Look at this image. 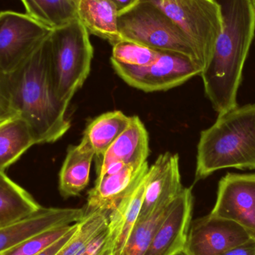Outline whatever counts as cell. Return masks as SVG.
Instances as JSON below:
<instances>
[{
    "label": "cell",
    "mask_w": 255,
    "mask_h": 255,
    "mask_svg": "<svg viewBox=\"0 0 255 255\" xmlns=\"http://www.w3.org/2000/svg\"><path fill=\"white\" fill-rule=\"evenodd\" d=\"M95 153L88 141L70 145L59 174V191L63 197L79 196L90 181V172Z\"/></svg>",
    "instance_id": "e0dca14e"
},
{
    "label": "cell",
    "mask_w": 255,
    "mask_h": 255,
    "mask_svg": "<svg viewBox=\"0 0 255 255\" xmlns=\"http://www.w3.org/2000/svg\"><path fill=\"white\" fill-rule=\"evenodd\" d=\"M118 28L122 39L156 50L178 52L199 63L194 49L182 31L151 1L139 0L131 7L120 12Z\"/></svg>",
    "instance_id": "5b68a950"
},
{
    "label": "cell",
    "mask_w": 255,
    "mask_h": 255,
    "mask_svg": "<svg viewBox=\"0 0 255 255\" xmlns=\"http://www.w3.org/2000/svg\"><path fill=\"white\" fill-rule=\"evenodd\" d=\"M52 29L26 13L0 11V67L7 74L29 58Z\"/></svg>",
    "instance_id": "ba28073f"
},
{
    "label": "cell",
    "mask_w": 255,
    "mask_h": 255,
    "mask_svg": "<svg viewBox=\"0 0 255 255\" xmlns=\"http://www.w3.org/2000/svg\"><path fill=\"white\" fill-rule=\"evenodd\" d=\"M130 121V117L127 116L121 111L103 114L88 124L82 138L91 145L95 156L102 158L109 147L128 127Z\"/></svg>",
    "instance_id": "44dd1931"
},
{
    "label": "cell",
    "mask_w": 255,
    "mask_h": 255,
    "mask_svg": "<svg viewBox=\"0 0 255 255\" xmlns=\"http://www.w3.org/2000/svg\"><path fill=\"white\" fill-rule=\"evenodd\" d=\"M20 1L26 14L52 30L78 19L77 4L73 0Z\"/></svg>",
    "instance_id": "7402d4cb"
},
{
    "label": "cell",
    "mask_w": 255,
    "mask_h": 255,
    "mask_svg": "<svg viewBox=\"0 0 255 255\" xmlns=\"http://www.w3.org/2000/svg\"><path fill=\"white\" fill-rule=\"evenodd\" d=\"M85 216L84 208H43L0 228V255L48 231L74 224Z\"/></svg>",
    "instance_id": "8fae6325"
},
{
    "label": "cell",
    "mask_w": 255,
    "mask_h": 255,
    "mask_svg": "<svg viewBox=\"0 0 255 255\" xmlns=\"http://www.w3.org/2000/svg\"><path fill=\"white\" fill-rule=\"evenodd\" d=\"M108 237L107 228L76 255H112Z\"/></svg>",
    "instance_id": "4316f807"
},
{
    "label": "cell",
    "mask_w": 255,
    "mask_h": 255,
    "mask_svg": "<svg viewBox=\"0 0 255 255\" xmlns=\"http://www.w3.org/2000/svg\"><path fill=\"white\" fill-rule=\"evenodd\" d=\"M73 224L57 228L37 235L11 250L0 255H36L62 238L73 227Z\"/></svg>",
    "instance_id": "d4e9b609"
},
{
    "label": "cell",
    "mask_w": 255,
    "mask_h": 255,
    "mask_svg": "<svg viewBox=\"0 0 255 255\" xmlns=\"http://www.w3.org/2000/svg\"><path fill=\"white\" fill-rule=\"evenodd\" d=\"M184 188L178 154L169 152L160 154L147 172L143 202L137 221L169 206Z\"/></svg>",
    "instance_id": "4fadbf2b"
},
{
    "label": "cell",
    "mask_w": 255,
    "mask_h": 255,
    "mask_svg": "<svg viewBox=\"0 0 255 255\" xmlns=\"http://www.w3.org/2000/svg\"><path fill=\"white\" fill-rule=\"evenodd\" d=\"M41 207L4 171H0V228L36 212Z\"/></svg>",
    "instance_id": "ffe728a7"
},
{
    "label": "cell",
    "mask_w": 255,
    "mask_h": 255,
    "mask_svg": "<svg viewBox=\"0 0 255 255\" xmlns=\"http://www.w3.org/2000/svg\"><path fill=\"white\" fill-rule=\"evenodd\" d=\"M222 255H255V238L230 249Z\"/></svg>",
    "instance_id": "f1b7e54d"
},
{
    "label": "cell",
    "mask_w": 255,
    "mask_h": 255,
    "mask_svg": "<svg viewBox=\"0 0 255 255\" xmlns=\"http://www.w3.org/2000/svg\"><path fill=\"white\" fill-rule=\"evenodd\" d=\"M254 238V234L238 223L209 214L192 222L180 255H222Z\"/></svg>",
    "instance_id": "9c48e42d"
},
{
    "label": "cell",
    "mask_w": 255,
    "mask_h": 255,
    "mask_svg": "<svg viewBox=\"0 0 255 255\" xmlns=\"http://www.w3.org/2000/svg\"><path fill=\"white\" fill-rule=\"evenodd\" d=\"M119 10L111 0H79L77 18L90 34L115 44L122 39L118 28Z\"/></svg>",
    "instance_id": "ac0fdd59"
},
{
    "label": "cell",
    "mask_w": 255,
    "mask_h": 255,
    "mask_svg": "<svg viewBox=\"0 0 255 255\" xmlns=\"http://www.w3.org/2000/svg\"><path fill=\"white\" fill-rule=\"evenodd\" d=\"M111 61L124 82L145 92L168 91L200 76L203 71L200 64L193 58L171 51H160L154 62L143 67Z\"/></svg>",
    "instance_id": "52a82bcc"
},
{
    "label": "cell",
    "mask_w": 255,
    "mask_h": 255,
    "mask_svg": "<svg viewBox=\"0 0 255 255\" xmlns=\"http://www.w3.org/2000/svg\"><path fill=\"white\" fill-rule=\"evenodd\" d=\"M146 182L147 173L109 214L108 236L112 255L123 254L139 218Z\"/></svg>",
    "instance_id": "9a60e30c"
},
{
    "label": "cell",
    "mask_w": 255,
    "mask_h": 255,
    "mask_svg": "<svg viewBox=\"0 0 255 255\" xmlns=\"http://www.w3.org/2000/svg\"><path fill=\"white\" fill-rule=\"evenodd\" d=\"M16 115L12 106L8 74L0 67V122Z\"/></svg>",
    "instance_id": "484cf974"
},
{
    "label": "cell",
    "mask_w": 255,
    "mask_h": 255,
    "mask_svg": "<svg viewBox=\"0 0 255 255\" xmlns=\"http://www.w3.org/2000/svg\"><path fill=\"white\" fill-rule=\"evenodd\" d=\"M223 19L212 56L202 74L205 92L220 115L238 107V90L255 35L251 0H215Z\"/></svg>",
    "instance_id": "6da1fadb"
},
{
    "label": "cell",
    "mask_w": 255,
    "mask_h": 255,
    "mask_svg": "<svg viewBox=\"0 0 255 255\" xmlns=\"http://www.w3.org/2000/svg\"><path fill=\"white\" fill-rule=\"evenodd\" d=\"M109 224V214L104 212L85 214L79 221V229L71 240L55 255H76L89 243L106 230Z\"/></svg>",
    "instance_id": "603a6c76"
},
{
    "label": "cell",
    "mask_w": 255,
    "mask_h": 255,
    "mask_svg": "<svg viewBox=\"0 0 255 255\" xmlns=\"http://www.w3.org/2000/svg\"><path fill=\"white\" fill-rule=\"evenodd\" d=\"M148 169L146 161L142 165H128L115 173L97 178L94 188L88 192L85 214L96 211L110 214Z\"/></svg>",
    "instance_id": "5bb4252c"
},
{
    "label": "cell",
    "mask_w": 255,
    "mask_h": 255,
    "mask_svg": "<svg viewBox=\"0 0 255 255\" xmlns=\"http://www.w3.org/2000/svg\"><path fill=\"white\" fill-rule=\"evenodd\" d=\"M79 221L77 222V223H74L73 224V227L72 229L66 234L64 236H63L62 238H60L58 241H57L56 242L54 243L52 245H51L50 247L46 248V250H43V251L40 252V253L36 255H55L70 240L73 238V237L74 236L76 232H77L78 229H79Z\"/></svg>",
    "instance_id": "83f0119b"
},
{
    "label": "cell",
    "mask_w": 255,
    "mask_h": 255,
    "mask_svg": "<svg viewBox=\"0 0 255 255\" xmlns=\"http://www.w3.org/2000/svg\"><path fill=\"white\" fill-rule=\"evenodd\" d=\"M158 6L182 31L205 69L223 28L215 0H147Z\"/></svg>",
    "instance_id": "8992f818"
},
{
    "label": "cell",
    "mask_w": 255,
    "mask_h": 255,
    "mask_svg": "<svg viewBox=\"0 0 255 255\" xmlns=\"http://www.w3.org/2000/svg\"><path fill=\"white\" fill-rule=\"evenodd\" d=\"M49 40L57 94L60 100L69 106L91 71L94 47L90 34L76 19L52 30Z\"/></svg>",
    "instance_id": "277c9868"
},
{
    "label": "cell",
    "mask_w": 255,
    "mask_h": 255,
    "mask_svg": "<svg viewBox=\"0 0 255 255\" xmlns=\"http://www.w3.org/2000/svg\"><path fill=\"white\" fill-rule=\"evenodd\" d=\"M229 168L255 169V105L220 114L201 132L195 181Z\"/></svg>",
    "instance_id": "3957f363"
},
{
    "label": "cell",
    "mask_w": 255,
    "mask_h": 255,
    "mask_svg": "<svg viewBox=\"0 0 255 255\" xmlns=\"http://www.w3.org/2000/svg\"><path fill=\"white\" fill-rule=\"evenodd\" d=\"M192 188H184L172 202L144 255H180L184 251L192 223Z\"/></svg>",
    "instance_id": "7c38bea8"
},
{
    "label": "cell",
    "mask_w": 255,
    "mask_h": 255,
    "mask_svg": "<svg viewBox=\"0 0 255 255\" xmlns=\"http://www.w3.org/2000/svg\"><path fill=\"white\" fill-rule=\"evenodd\" d=\"M8 80L13 110L28 124L37 144L55 142L67 133L70 128L66 115L69 106L57 94L49 37L9 73Z\"/></svg>",
    "instance_id": "7a4b0ae2"
},
{
    "label": "cell",
    "mask_w": 255,
    "mask_h": 255,
    "mask_svg": "<svg viewBox=\"0 0 255 255\" xmlns=\"http://www.w3.org/2000/svg\"><path fill=\"white\" fill-rule=\"evenodd\" d=\"M112 47L111 61L133 67L149 65L157 59L160 52L127 39H121Z\"/></svg>",
    "instance_id": "cb8c5ba5"
},
{
    "label": "cell",
    "mask_w": 255,
    "mask_h": 255,
    "mask_svg": "<svg viewBox=\"0 0 255 255\" xmlns=\"http://www.w3.org/2000/svg\"><path fill=\"white\" fill-rule=\"evenodd\" d=\"M37 144L31 128L16 115L0 122V171L14 163L28 148Z\"/></svg>",
    "instance_id": "d6986e66"
},
{
    "label": "cell",
    "mask_w": 255,
    "mask_h": 255,
    "mask_svg": "<svg viewBox=\"0 0 255 255\" xmlns=\"http://www.w3.org/2000/svg\"><path fill=\"white\" fill-rule=\"evenodd\" d=\"M210 214L235 222L255 235V174L228 172L219 182Z\"/></svg>",
    "instance_id": "30bf717a"
},
{
    "label": "cell",
    "mask_w": 255,
    "mask_h": 255,
    "mask_svg": "<svg viewBox=\"0 0 255 255\" xmlns=\"http://www.w3.org/2000/svg\"><path fill=\"white\" fill-rule=\"evenodd\" d=\"M111 1L115 3L120 13V12L131 7L132 5L136 4L139 0H111Z\"/></svg>",
    "instance_id": "f546056e"
},
{
    "label": "cell",
    "mask_w": 255,
    "mask_h": 255,
    "mask_svg": "<svg viewBox=\"0 0 255 255\" xmlns=\"http://www.w3.org/2000/svg\"><path fill=\"white\" fill-rule=\"evenodd\" d=\"M148 134L137 116L130 117V124L102 157L99 173L118 163L142 165L149 154Z\"/></svg>",
    "instance_id": "2e32d148"
},
{
    "label": "cell",
    "mask_w": 255,
    "mask_h": 255,
    "mask_svg": "<svg viewBox=\"0 0 255 255\" xmlns=\"http://www.w3.org/2000/svg\"><path fill=\"white\" fill-rule=\"evenodd\" d=\"M73 1H74L75 3H76V4H78V2H79V0H73Z\"/></svg>",
    "instance_id": "1f68e13d"
},
{
    "label": "cell",
    "mask_w": 255,
    "mask_h": 255,
    "mask_svg": "<svg viewBox=\"0 0 255 255\" xmlns=\"http://www.w3.org/2000/svg\"><path fill=\"white\" fill-rule=\"evenodd\" d=\"M252 3H253V8H254L255 12V0H251Z\"/></svg>",
    "instance_id": "4dcf8cb0"
}]
</instances>
